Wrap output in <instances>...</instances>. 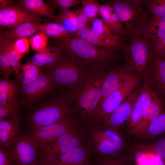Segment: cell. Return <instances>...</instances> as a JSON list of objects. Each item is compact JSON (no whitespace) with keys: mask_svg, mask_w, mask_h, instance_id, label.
<instances>
[{"mask_svg":"<svg viewBox=\"0 0 165 165\" xmlns=\"http://www.w3.org/2000/svg\"><path fill=\"white\" fill-rule=\"evenodd\" d=\"M90 143L87 130L81 125L47 143L40 149L41 159L47 162L77 147Z\"/></svg>","mask_w":165,"mask_h":165,"instance_id":"52a82bcc","label":"cell"},{"mask_svg":"<svg viewBox=\"0 0 165 165\" xmlns=\"http://www.w3.org/2000/svg\"><path fill=\"white\" fill-rule=\"evenodd\" d=\"M42 24L40 22H28L22 24L0 35V41H15L19 39L26 38L35 34L41 29Z\"/></svg>","mask_w":165,"mask_h":165,"instance_id":"7402d4cb","label":"cell"},{"mask_svg":"<svg viewBox=\"0 0 165 165\" xmlns=\"http://www.w3.org/2000/svg\"><path fill=\"white\" fill-rule=\"evenodd\" d=\"M0 165H14L8 153L1 148H0Z\"/></svg>","mask_w":165,"mask_h":165,"instance_id":"f6af8a7d","label":"cell"},{"mask_svg":"<svg viewBox=\"0 0 165 165\" xmlns=\"http://www.w3.org/2000/svg\"><path fill=\"white\" fill-rule=\"evenodd\" d=\"M19 5L23 6L32 13L39 16H43L53 20L57 18L52 7L42 0H21Z\"/></svg>","mask_w":165,"mask_h":165,"instance_id":"4316f807","label":"cell"},{"mask_svg":"<svg viewBox=\"0 0 165 165\" xmlns=\"http://www.w3.org/2000/svg\"><path fill=\"white\" fill-rule=\"evenodd\" d=\"M6 151L14 165H37L39 162L38 148L30 134L20 133Z\"/></svg>","mask_w":165,"mask_h":165,"instance_id":"8fae6325","label":"cell"},{"mask_svg":"<svg viewBox=\"0 0 165 165\" xmlns=\"http://www.w3.org/2000/svg\"><path fill=\"white\" fill-rule=\"evenodd\" d=\"M140 35L152 43L165 37V17L151 16L143 28Z\"/></svg>","mask_w":165,"mask_h":165,"instance_id":"603a6c76","label":"cell"},{"mask_svg":"<svg viewBox=\"0 0 165 165\" xmlns=\"http://www.w3.org/2000/svg\"><path fill=\"white\" fill-rule=\"evenodd\" d=\"M93 151L101 157L136 151L134 141L128 135L116 131L101 124H93L87 130Z\"/></svg>","mask_w":165,"mask_h":165,"instance_id":"3957f363","label":"cell"},{"mask_svg":"<svg viewBox=\"0 0 165 165\" xmlns=\"http://www.w3.org/2000/svg\"><path fill=\"white\" fill-rule=\"evenodd\" d=\"M75 10L77 13L78 31L90 27V26L91 25V21L84 13L81 7L78 8Z\"/></svg>","mask_w":165,"mask_h":165,"instance_id":"b9f144b4","label":"cell"},{"mask_svg":"<svg viewBox=\"0 0 165 165\" xmlns=\"http://www.w3.org/2000/svg\"><path fill=\"white\" fill-rule=\"evenodd\" d=\"M54 86L50 76L46 72L35 80L23 84L22 90L28 101H33L49 92Z\"/></svg>","mask_w":165,"mask_h":165,"instance_id":"ffe728a7","label":"cell"},{"mask_svg":"<svg viewBox=\"0 0 165 165\" xmlns=\"http://www.w3.org/2000/svg\"><path fill=\"white\" fill-rule=\"evenodd\" d=\"M30 44L29 40L27 38H23L14 41L13 47L16 52L22 57L28 52Z\"/></svg>","mask_w":165,"mask_h":165,"instance_id":"f35d334b","label":"cell"},{"mask_svg":"<svg viewBox=\"0 0 165 165\" xmlns=\"http://www.w3.org/2000/svg\"><path fill=\"white\" fill-rule=\"evenodd\" d=\"M138 74L139 73L135 70L129 67L125 64L107 72L102 83L101 97L98 106L101 105L114 90Z\"/></svg>","mask_w":165,"mask_h":165,"instance_id":"9a60e30c","label":"cell"},{"mask_svg":"<svg viewBox=\"0 0 165 165\" xmlns=\"http://www.w3.org/2000/svg\"><path fill=\"white\" fill-rule=\"evenodd\" d=\"M17 86L16 83L6 79L0 81V94H16Z\"/></svg>","mask_w":165,"mask_h":165,"instance_id":"60d3db41","label":"cell"},{"mask_svg":"<svg viewBox=\"0 0 165 165\" xmlns=\"http://www.w3.org/2000/svg\"><path fill=\"white\" fill-rule=\"evenodd\" d=\"M14 41H6L1 42L3 45L6 58L12 71L16 75L19 73L22 65L20 63L22 57L15 50L13 47Z\"/></svg>","mask_w":165,"mask_h":165,"instance_id":"4dcf8cb0","label":"cell"},{"mask_svg":"<svg viewBox=\"0 0 165 165\" xmlns=\"http://www.w3.org/2000/svg\"><path fill=\"white\" fill-rule=\"evenodd\" d=\"M164 102L156 94L145 104L141 119L130 137L135 140L165 111Z\"/></svg>","mask_w":165,"mask_h":165,"instance_id":"2e32d148","label":"cell"},{"mask_svg":"<svg viewBox=\"0 0 165 165\" xmlns=\"http://www.w3.org/2000/svg\"><path fill=\"white\" fill-rule=\"evenodd\" d=\"M77 20V13L75 9L60 12L55 22L61 25L68 32L75 35L78 31Z\"/></svg>","mask_w":165,"mask_h":165,"instance_id":"f1b7e54d","label":"cell"},{"mask_svg":"<svg viewBox=\"0 0 165 165\" xmlns=\"http://www.w3.org/2000/svg\"><path fill=\"white\" fill-rule=\"evenodd\" d=\"M107 72L89 71L83 82L67 94L74 107V115L81 125L87 130L92 124L94 112L101 100V87Z\"/></svg>","mask_w":165,"mask_h":165,"instance_id":"6da1fadb","label":"cell"},{"mask_svg":"<svg viewBox=\"0 0 165 165\" xmlns=\"http://www.w3.org/2000/svg\"><path fill=\"white\" fill-rule=\"evenodd\" d=\"M5 117L20 122L18 103L12 105L0 106V119Z\"/></svg>","mask_w":165,"mask_h":165,"instance_id":"8d00e7d4","label":"cell"},{"mask_svg":"<svg viewBox=\"0 0 165 165\" xmlns=\"http://www.w3.org/2000/svg\"><path fill=\"white\" fill-rule=\"evenodd\" d=\"M63 55V52L58 47L55 46L46 47L34 54L31 62L39 67H49L58 62Z\"/></svg>","mask_w":165,"mask_h":165,"instance_id":"d4e9b609","label":"cell"},{"mask_svg":"<svg viewBox=\"0 0 165 165\" xmlns=\"http://www.w3.org/2000/svg\"><path fill=\"white\" fill-rule=\"evenodd\" d=\"M81 125L74 114L63 117L50 125L32 129L30 134L38 149Z\"/></svg>","mask_w":165,"mask_h":165,"instance_id":"30bf717a","label":"cell"},{"mask_svg":"<svg viewBox=\"0 0 165 165\" xmlns=\"http://www.w3.org/2000/svg\"><path fill=\"white\" fill-rule=\"evenodd\" d=\"M37 165H48L47 163L43 160L41 159Z\"/></svg>","mask_w":165,"mask_h":165,"instance_id":"7dc6e473","label":"cell"},{"mask_svg":"<svg viewBox=\"0 0 165 165\" xmlns=\"http://www.w3.org/2000/svg\"><path fill=\"white\" fill-rule=\"evenodd\" d=\"M92 151L89 143L77 147L46 162L48 165H87L90 163Z\"/></svg>","mask_w":165,"mask_h":165,"instance_id":"e0dca14e","label":"cell"},{"mask_svg":"<svg viewBox=\"0 0 165 165\" xmlns=\"http://www.w3.org/2000/svg\"><path fill=\"white\" fill-rule=\"evenodd\" d=\"M54 8L57 7L60 12L69 10V9L78 6L81 1L79 0H54L51 1Z\"/></svg>","mask_w":165,"mask_h":165,"instance_id":"ab89813d","label":"cell"},{"mask_svg":"<svg viewBox=\"0 0 165 165\" xmlns=\"http://www.w3.org/2000/svg\"><path fill=\"white\" fill-rule=\"evenodd\" d=\"M143 4L152 16L165 17V0H146Z\"/></svg>","mask_w":165,"mask_h":165,"instance_id":"e575fe53","label":"cell"},{"mask_svg":"<svg viewBox=\"0 0 165 165\" xmlns=\"http://www.w3.org/2000/svg\"><path fill=\"white\" fill-rule=\"evenodd\" d=\"M48 36L42 32L33 36L29 39L32 49L39 52L47 47Z\"/></svg>","mask_w":165,"mask_h":165,"instance_id":"74e56055","label":"cell"},{"mask_svg":"<svg viewBox=\"0 0 165 165\" xmlns=\"http://www.w3.org/2000/svg\"><path fill=\"white\" fill-rule=\"evenodd\" d=\"M152 43V53L165 58V37Z\"/></svg>","mask_w":165,"mask_h":165,"instance_id":"ee69618b","label":"cell"},{"mask_svg":"<svg viewBox=\"0 0 165 165\" xmlns=\"http://www.w3.org/2000/svg\"><path fill=\"white\" fill-rule=\"evenodd\" d=\"M72 114H74V105L67 94L35 109L28 120L32 129L50 125Z\"/></svg>","mask_w":165,"mask_h":165,"instance_id":"8992f818","label":"cell"},{"mask_svg":"<svg viewBox=\"0 0 165 165\" xmlns=\"http://www.w3.org/2000/svg\"><path fill=\"white\" fill-rule=\"evenodd\" d=\"M145 0H116L108 2L122 24L125 35L129 38L140 35L152 16L143 7Z\"/></svg>","mask_w":165,"mask_h":165,"instance_id":"277c9868","label":"cell"},{"mask_svg":"<svg viewBox=\"0 0 165 165\" xmlns=\"http://www.w3.org/2000/svg\"><path fill=\"white\" fill-rule=\"evenodd\" d=\"M99 14L101 18L111 28L115 36L121 38L125 35L122 24L108 2L106 4H100Z\"/></svg>","mask_w":165,"mask_h":165,"instance_id":"cb8c5ba5","label":"cell"},{"mask_svg":"<svg viewBox=\"0 0 165 165\" xmlns=\"http://www.w3.org/2000/svg\"><path fill=\"white\" fill-rule=\"evenodd\" d=\"M87 165H93L91 164L90 163Z\"/></svg>","mask_w":165,"mask_h":165,"instance_id":"c3c4849f","label":"cell"},{"mask_svg":"<svg viewBox=\"0 0 165 165\" xmlns=\"http://www.w3.org/2000/svg\"><path fill=\"white\" fill-rule=\"evenodd\" d=\"M45 21L41 16L32 13L20 5L0 9L1 27L14 28L26 22Z\"/></svg>","mask_w":165,"mask_h":165,"instance_id":"5bb4252c","label":"cell"},{"mask_svg":"<svg viewBox=\"0 0 165 165\" xmlns=\"http://www.w3.org/2000/svg\"><path fill=\"white\" fill-rule=\"evenodd\" d=\"M135 153L130 152L115 156L101 157L99 165H132Z\"/></svg>","mask_w":165,"mask_h":165,"instance_id":"d6a6232c","label":"cell"},{"mask_svg":"<svg viewBox=\"0 0 165 165\" xmlns=\"http://www.w3.org/2000/svg\"><path fill=\"white\" fill-rule=\"evenodd\" d=\"M20 70L22 72H20L17 76L21 80L23 84L35 80L42 74L41 73L40 67L31 61H28L26 64H22Z\"/></svg>","mask_w":165,"mask_h":165,"instance_id":"f546056e","label":"cell"},{"mask_svg":"<svg viewBox=\"0 0 165 165\" xmlns=\"http://www.w3.org/2000/svg\"><path fill=\"white\" fill-rule=\"evenodd\" d=\"M46 70L55 85L67 86L69 90L80 86L89 72L79 60L64 53L58 62L46 67Z\"/></svg>","mask_w":165,"mask_h":165,"instance_id":"5b68a950","label":"cell"},{"mask_svg":"<svg viewBox=\"0 0 165 165\" xmlns=\"http://www.w3.org/2000/svg\"><path fill=\"white\" fill-rule=\"evenodd\" d=\"M91 28L105 37L113 39H121L114 35L111 28L101 18L97 17L91 21Z\"/></svg>","mask_w":165,"mask_h":165,"instance_id":"836d02e7","label":"cell"},{"mask_svg":"<svg viewBox=\"0 0 165 165\" xmlns=\"http://www.w3.org/2000/svg\"><path fill=\"white\" fill-rule=\"evenodd\" d=\"M123 50L125 64L141 75L147 69L152 55V46L148 40L141 35L131 37Z\"/></svg>","mask_w":165,"mask_h":165,"instance_id":"ba28073f","label":"cell"},{"mask_svg":"<svg viewBox=\"0 0 165 165\" xmlns=\"http://www.w3.org/2000/svg\"><path fill=\"white\" fill-rule=\"evenodd\" d=\"M39 31L47 36L55 39H63L75 36L66 31L61 25L55 22L45 23L42 24Z\"/></svg>","mask_w":165,"mask_h":165,"instance_id":"1f68e13d","label":"cell"},{"mask_svg":"<svg viewBox=\"0 0 165 165\" xmlns=\"http://www.w3.org/2000/svg\"><path fill=\"white\" fill-rule=\"evenodd\" d=\"M165 134V111L150 124L135 141L137 144H144L152 141Z\"/></svg>","mask_w":165,"mask_h":165,"instance_id":"484cf974","label":"cell"},{"mask_svg":"<svg viewBox=\"0 0 165 165\" xmlns=\"http://www.w3.org/2000/svg\"><path fill=\"white\" fill-rule=\"evenodd\" d=\"M0 68L1 72L6 75L13 72L9 65L4 47L1 43L0 46Z\"/></svg>","mask_w":165,"mask_h":165,"instance_id":"7bdbcfd3","label":"cell"},{"mask_svg":"<svg viewBox=\"0 0 165 165\" xmlns=\"http://www.w3.org/2000/svg\"><path fill=\"white\" fill-rule=\"evenodd\" d=\"M141 76L165 102V58L152 53L148 67Z\"/></svg>","mask_w":165,"mask_h":165,"instance_id":"4fadbf2b","label":"cell"},{"mask_svg":"<svg viewBox=\"0 0 165 165\" xmlns=\"http://www.w3.org/2000/svg\"><path fill=\"white\" fill-rule=\"evenodd\" d=\"M142 76L138 74L113 92L100 105L94 114L92 124L102 123L132 92L141 85Z\"/></svg>","mask_w":165,"mask_h":165,"instance_id":"9c48e42d","label":"cell"},{"mask_svg":"<svg viewBox=\"0 0 165 165\" xmlns=\"http://www.w3.org/2000/svg\"><path fill=\"white\" fill-rule=\"evenodd\" d=\"M54 40V46L79 60L90 72H106L117 58L114 52L94 46L75 36Z\"/></svg>","mask_w":165,"mask_h":165,"instance_id":"7a4b0ae2","label":"cell"},{"mask_svg":"<svg viewBox=\"0 0 165 165\" xmlns=\"http://www.w3.org/2000/svg\"><path fill=\"white\" fill-rule=\"evenodd\" d=\"M75 35L94 46L112 52L123 49L125 45L122 39H113L105 37L90 27L78 31Z\"/></svg>","mask_w":165,"mask_h":165,"instance_id":"d6986e66","label":"cell"},{"mask_svg":"<svg viewBox=\"0 0 165 165\" xmlns=\"http://www.w3.org/2000/svg\"><path fill=\"white\" fill-rule=\"evenodd\" d=\"M139 152L151 153L160 158L165 165V134L144 144L138 145Z\"/></svg>","mask_w":165,"mask_h":165,"instance_id":"83f0119b","label":"cell"},{"mask_svg":"<svg viewBox=\"0 0 165 165\" xmlns=\"http://www.w3.org/2000/svg\"><path fill=\"white\" fill-rule=\"evenodd\" d=\"M20 122L13 119H0V146L6 149L10 147L20 134Z\"/></svg>","mask_w":165,"mask_h":165,"instance_id":"44dd1931","label":"cell"},{"mask_svg":"<svg viewBox=\"0 0 165 165\" xmlns=\"http://www.w3.org/2000/svg\"><path fill=\"white\" fill-rule=\"evenodd\" d=\"M13 1L9 0H0V8L11 6Z\"/></svg>","mask_w":165,"mask_h":165,"instance_id":"bcb514c9","label":"cell"},{"mask_svg":"<svg viewBox=\"0 0 165 165\" xmlns=\"http://www.w3.org/2000/svg\"><path fill=\"white\" fill-rule=\"evenodd\" d=\"M82 10L91 21L99 16V8L100 4L95 0H82Z\"/></svg>","mask_w":165,"mask_h":165,"instance_id":"d590c367","label":"cell"},{"mask_svg":"<svg viewBox=\"0 0 165 165\" xmlns=\"http://www.w3.org/2000/svg\"><path fill=\"white\" fill-rule=\"evenodd\" d=\"M141 87V85L130 94L100 124L116 131L127 134L126 130L128 123Z\"/></svg>","mask_w":165,"mask_h":165,"instance_id":"7c38bea8","label":"cell"},{"mask_svg":"<svg viewBox=\"0 0 165 165\" xmlns=\"http://www.w3.org/2000/svg\"><path fill=\"white\" fill-rule=\"evenodd\" d=\"M156 94L149 84L144 80L141 86L139 95L133 108L127 127L126 133L130 137L141 119L145 104Z\"/></svg>","mask_w":165,"mask_h":165,"instance_id":"ac0fdd59","label":"cell"}]
</instances>
